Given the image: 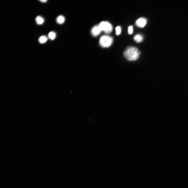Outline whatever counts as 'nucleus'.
<instances>
[{
    "label": "nucleus",
    "mask_w": 188,
    "mask_h": 188,
    "mask_svg": "<svg viewBox=\"0 0 188 188\" xmlns=\"http://www.w3.org/2000/svg\"><path fill=\"white\" fill-rule=\"evenodd\" d=\"M124 55L125 59L130 61L137 60L141 54V52L135 47H128L124 52Z\"/></svg>",
    "instance_id": "obj_1"
},
{
    "label": "nucleus",
    "mask_w": 188,
    "mask_h": 188,
    "mask_svg": "<svg viewBox=\"0 0 188 188\" xmlns=\"http://www.w3.org/2000/svg\"><path fill=\"white\" fill-rule=\"evenodd\" d=\"M113 38L108 35H104L101 37L99 41V44L103 48H108L112 44Z\"/></svg>",
    "instance_id": "obj_2"
},
{
    "label": "nucleus",
    "mask_w": 188,
    "mask_h": 188,
    "mask_svg": "<svg viewBox=\"0 0 188 188\" xmlns=\"http://www.w3.org/2000/svg\"><path fill=\"white\" fill-rule=\"evenodd\" d=\"M101 30L107 34L111 33L113 30V27L110 23L107 21H102L98 25Z\"/></svg>",
    "instance_id": "obj_3"
},
{
    "label": "nucleus",
    "mask_w": 188,
    "mask_h": 188,
    "mask_svg": "<svg viewBox=\"0 0 188 188\" xmlns=\"http://www.w3.org/2000/svg\"><path fill=\"white\" fill-rule=\"evenodd\" d=\"M147 22V19L144 17H141L136 21L135 24L138 27L142 28L144 27Z\"/></svg>",
    "instance_id": "obj_4"
},
{
    "label": "nucleus",
    "mask_w": 188,
    "mask_h": 188,
    "mask_svg": "<svg viewBox=\"0 0 188 188\" xmlns=\"http://www.w3.org/2000/svg\"><path fill=\"white\" fill-rule=\"evenodd\" d=\"M101 31L99 28L98 25H96L92 29L91 31L92 34L94 36H97L100 34Z\"/></svg>",
    "instance_id": "obj_5"
},
{
    "label": "nucleus",
    "mask_w": 188,
    "mask_h": 188,
    "mask_svg": "<svg viewBox=\"0 0 188 188\" xmlns=\"http://www.w3.org/2000/svg\"><path fill=\"white\" fill-rule=\"evenodd\" d=\"M134 41L137 43H139L141 42L143 40V36L141 34H138L135 35L134 37Z\"/></svg>",
    "instance_id": "obj_6"
},
{
    "label": "nucleus",
    "mask_w": 188,
    "mask_h": 188,
    "mask_svg": "<svg viewBox=\"0 0 188 188\" xmlns=\"http://www.w3.org/2000/svg\"><path fill=\"white\" fill-rule=\"evenodd\" d=\"M65 21V18L62 15H60L56 19L57 22L59 24H63Z\"/></svg>",
    "instance_id": "obj_7"
},
{
    "label": "nucleus",
    "mask_w": 188,
    "mask_h": 188,
    "mask_svg": "<svg viewBox=\"0 0 188 188\" xmlns=\"http://www.w3.org/2000/svg\"><path fill=\"white\" fill-rule=\"evenodd\" d=\"M36 22L37 24L39 25L43 24L44 22V19L40 16H38L36 19Z\"/></svg>",
    "instance_id": "obj_8"
},
{
    "label": "nucleus",
    "mask_w": 188,
    "mask_h": 188,
    "mask_svg": "<svg viewBox=\"0 0 188 188\" xmlns=\"http://www.w3.org/2000/svg\"><path fill=\"white\" fill-rule=\"evenodd\" d=\"M47 40V38L45 36H42L39 39V41L40 43L41 44H43L45 43Z\"/></svg>",
    "instance_id": "obj_9"
},
{
    "label": "nucleus",
    "mask_w": 188,
    "mask_h": 188,
    "mask_svg": "<svg viewBox=\"0 0 188 188\" xmlns=\"http://www.w3.org/2000/svg\"><path fill=\"white\" fill-rule=\"evenodd\" d=\"M49 38L51 40H54L56 38V34L53 31H51L48 34Z\"/></svg>",
    "instance_id": "obj_10"
},
{
    "label": "nucleus",
    "mask_w": 188,
    "mask_h": 188,
    "mask_svg": "<svg viewBox=\"0 0 188 188\" xmlns=\"http://www.w3.org/2000/svg\"><path fill=\"white\" fill-rule=\"evenodd\" d=\"M116 34L117 35H119L121 33V28L120 26H117L116 28Z\"/></svg>",
    "instance_id": "obj_11"
},
{
    "label": "nucleus",
    "mask_w": 188,
    "mask_h": 188,
    "mask_svg": "<svg viewBox=\"0 0 188 188\" xmlns=\"http://www.w3.org/2000/svg\"><path fill=\"white\" fill-rule=\"evenodd\" d=\"M128 32L130 34H132L133 32V26H130L128 27Z\"/></svg>",
    "instance_id": "obj_12"
},
{
    "label": "nucleus",
    "mask_w": 188,
    "mask_h": 188,
    "mask_svg": "<svg viewBox=\"0 0 188 188\" xmlns=\"http://www.w3.org/2000/svg\"><path fill=\"white\" fill-rule=\"evenodd\" d=\"M40 1L42 2L45 3L47 1V0H40Z\"/></svg>",
    "instance_id": "obj_13"
}]
</instances>
